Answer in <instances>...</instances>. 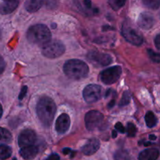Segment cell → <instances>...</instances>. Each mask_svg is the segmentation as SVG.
<instances>
[{"label":"cell","instance_id":"cell-31","mask_svg":"<svg viewBox=\"0 0 160 160\" xmlns=\"http://www.w3.org/2000/svg\"><path fill=\"white\" fill-rule=\"evenodd\" d=\"M59 156L58 154H52L47 158L46 160H59Z\"/></svg>","mask_w":160,"mask_h":160},{"label":"cell","instance_id":"cell-18","mask_svg":"<svg viewBox=\"0 0 160 160\" xmlns=\"http://www.w3.org/2000/svg\"><path fill=\"white\" fill-rule=\"evenodd\" d=\"M12 140V137L11 133L7 129L3 128H0V143L8 144L10 143Z\"/></svg>","mask_w":160,"mask_h":160},{"label":"cell","instance_id":"cell-1","mask_svg":"<svg viewBox=\"0 0 160 160\" xmlns=\"http://www.w3.org/2000/svg\"><path fill=\"white\" fill-rule=\"evenodd\" d=\"M56 111L55 102L51 98L44 96L39 99L36 106V112L43 126L48 128L51 126Z\"/></svg>","mask_w":160,"mask_h":160},{"label":"cell","instance_id":"cell-2","mask_svg":"<svg viewBox=\"0 0 160 160\" xmlns=\"http://www.w3.org/2000/svg\"><path fill=\"white\" fill-rule=\"evenodd\" d=\"M63 71L69 78L79 81L88 76L89 68L84 61L79 59H70L64 64Z\"/></svg>","mask_w":160,"mask_h":160},{"label":"cell","instance_id":"cell-25","mask_svg":"<svg viewBox=\"0 0 160 160\" xmlns=\"http://www.w3.org/2000/svg\"><path fill=\"white\" fill-rule=\"evenodd\" d=\"M148 52V56H149L150 59L155 62H157V63H159L160 62V54L158 52H156L155 51L152 49H148L147 50Z\"/></svg>","mask_w":160,"mask_h":160},{"label":"cell","instance_id":"cell-36","mask_svg":"<svg viewBox=\"0 0 160 160\" xmlns=\"http://www.w3.org/2000/svg\"><path fill=\"white\" fill-rule=\"evenodd\" d=\"M117 131H112V138H117Z\"/></svg>","mask_w":160,"mask_h":160},{"label":"cell","instance_id":"cell-13","mask_svg":"<svg viewBox=\"0 0 160 160\" xmlns=\"http://www.w3.org/2000/svg\"><path fill=\"white\" fill-rule=\"evenodd\" d=\"M100 148V142L98 139L92 138L87 142L83 146L82 152L86 156H92L95 154Z\"/></svg>","mask_w":160,"mask_h":160},{"label":"cell","instance_id":"cell-17","mask_svg":"<svg viewBox=\"0 0 160 160\" xmlns=\"http://www.w3.org/2000/svg\"><path fill=\"white\" fill-rule=\"evenodd\" d=\"M44 0H27L25 2V9L29 12H37L43 6Z\"/></svg>","mask_w":160,"mask_h":160},{"label":"cell","instance_id":"cell-14","mask_svg":"<svg viewBox=\"0 0 160 160\" xmlns=\"http://www.w3.org/2000/svg\"><path fill=\"white\" fill-rule=\"evenodd\" d=\"M160 152L158 148H150L144 150L139 154L138 160H158Z\"/></svg>","mask_w":160,"mask_h":160},{"label":"cell","instance_id":"cell-16","mask_svg":"<svg viewBox=\"0 0 160 160\" xmlns=\"http://www.w3.org/2000/svg\"><path fill=\"white\" fill-rule=\"evenodd\" d=\"M19 5V0H9L4 1L0 4V13L6 15L13 12Z\"/></svg>","mask_w":160,"mask_h":160},{"label":"cell","instance_id":"cell-29","mask_svg":"<svg viewBox=\"0 0 160 160\" xmlns=\"http://www.w3.org/2000/svg\"><path fill=\"white\" fill-rule=\"evenodd\" d=\"M27 92H28V87H27V86H23V87L22 88L21 92H20V95H19V99H20V100L23 99V97L26 95Z\"/></svg>","mask_w":160,"mask_h":160},{"label":"cell","instance_id":"cell-4","mask_svg":"<svg viewBox=\"0 0 160 160\" xmlns=\"http://www.w3.org/2000/svg\"><path fill=\"white\" fill-rule=\"evenodd\" d=\"M65 52V46L59 41L49 42L42 46V53L48 59H56Z\"/></svg>","mask_w":160,"mask_h":160},{"label":"cell","instance_id":"cell-5","mask_svg":"<svg viewBox=\"0 0 160 160\" xmlns=\"http://www.w3.org/2000/svg\"><path fill=\"white\" fill-rule=\"evenodd\" d=\"M122 73V69L120 66L109 67L100 73V79L105 84H112L120 79Z\"/></svg>","mask_w":160,"mask_h":160},{"label":"cell","instance_id":"cell-11","mask_svg":"<svg viewBox=\"0 0 160 160\" xmlns=\"http://www.w3.org/2000/svg\"><path fill=\"white\" fill-rule=\"evenodd\" d=\"M70 126V119L67 113H62L59 116L56 121V131L57 133L62 134H65Z\"/></svg>","mask_w":160,"mask_h":160},{"label":"cell","instance_id":"cell-35","mask_svg":"<svg viewBox=\"0 0 160 160\" xmlns=\"http://www.w3.org/2000/svg\"><path fill=\"white\" fill-rule=\"evenodd\" d=\"M149 139H150V140H152V141L156 140V136L154 135V134H151V135H149Z\"/></svg>","mask_w":160,"mask_h":160},{"label":"cell","instance_id":"cell-8","mask_svg":"<svg viewBox=\"0 0 160 160\" xmlns=\"http://www.w3.org/2000/svg\"><path fill=\"white\" fill-rule=\"evenodd\" d=\"M83 97L86 102L94 103L102 97V88L97 84H89L83 91Z\"/></svg>","mask_w":160,"mask_h":160},{"label":"cell","instance_id":"cell-15","mask_svg":"<svg viewBox=\"0 0 160 160\" xmlns=\"http://www.w3.org/2000/svg\"><path fill=\"white\" fill-rule=\"evenodd\" d=\"M38 152V149L34 145H29V146L23 147L20 150V155L26 160H32L36 157Z\"/></svg>","mask_w":160,"mask_h":160},{"label":"cell","instance_id":"cell-26","mask_svg":"<svg viewBox=\"0 0 160 160\" xmlns=\"http://www.w3.org/2000/svg\"><path fill=\"white\" fill-rule=\"evenodd\" d=\"M130 102H131V95H130V93L128 92H125L123 93L121 100H120V106L122 107V106H128L130 103Z\"/></svg>","mask_w":160,"mask_h":160},{"label":"cell","instance_id":"cell-10","mask_svg":"<svg viewBox=\"0 0 160 160\" xmlns=\"http://www.w3.org/2000/svg\"><path fill=\"white\" fill-rule=\"evenodd\" d=\"M36 141V134L32 130H24L18 137V145L20 148L34 145Z\"/></svg>","mask_w":160,"mask_h":160},{"label":"cell","instance_id":"cell-32","mask_svg":"<svg viewBox=\"0 0 160 160\" xmlns=\"http://www.w3.org/2000/svg\"><path fill=\"white\" fill-rule=\"evenodd\" d=\"M84 2L86 7L88 8V9L92 8V1H91V0H84Z\"/></svg>","mask_w":160,"mask_h":160},{"label":"cell","instance_id":"cell-40","mask_svg":"<svg viewBox=\"0 0 160 160\" xmlns=\"http://www.w3.org/2000/svg\"><path fill=\"white\" fill-rule=\"evenodd\" d=\"M159 144H160V142H159Z\"/></svg>","mask_w":160,"mask_h":160},{"label":"cell","instance_id":"cell-33","mask_svg":"<svg viewBox=\"0 0 160 160\" xmlns=\"http://www.w3.org/2000/svg\"><path fill=\"white\" fill-rule=\"evenodd\" d=\"M70 152H71V149L69 148H63V150H62V153H63L64 155H68L70 154Z\"/></svg>","mask_w":160,"mask_h":160},{"label":"cell","instance_id":"cell-23","mask_svg":"<svg viewBox=\"0 0 160 160\" xmlns=\"http://www.w3.org/2000/svg\"><path fill=\"white\" fill-rule=\"evenodd\" d=\"M126 1L127 0H109V4L113 8V9L117 10L124 6Z\"/></svg>","mask_w":160,"mask_h":160},{"label":"cell","instance_id":"cell-19","mask_svg":"<svg viewBox=\"0 0 160 160\" xmlns=\"http://www.w3.org/2000/svg\"><path fill=\"white\" fill-rule=\"evenodd\" d=\"M145 120L147 126L150 128H154V127L157 124V118H156V115H155L152 111H148V112H147L146 115H145Z\"/></svg>","mask_w":160,"mask_h":160},{"label":"cell","instance_id":"cell-27","mask_svg":"<svg viewBox=\"0 0 160 160\" xmlns=\"http://www.w3.org/2000/svg\"><path fill=\"white\" fill-rule=\"evenodd\" d=\"M115 128L117 131H119V132L121 133V134H123V133L126 132L125 128L123 126V124H122L121 123H120V122H118V123H116Z\"/></svg>","mask_w":160,"mask_h":160},{"label":"cell","instance_id":"cell-28","mask_svg":"<svg viewBox=\"0 0 160 160\" xmlns=\"http://www.w3.org/2000/svg\"><path fill=\"white\" fill-rule=\"evenodd\" d=\"M6 68V62L4 61V59L0 56V75L3 73Z\"/></svg>","mask_w":160,"mask_h":160},{"label":"cell","instance_id":"cell-7","mask_svg":"<svg viewBox=\"0 0 160 160\" xmlns=\"http://www.w3.org/2000/svg\"><path fill=\"white\" fill-rule=\"evenodd\" d=\"M104 120L102 113L97 110H92L87 112L84 117L85 126L88 131H94L95 128H98Z\"/></svg>","mask_w":160,"mask_h":160},{"label":"cell","instance_id":"cell-38","mask_svg":"<svg viewBox=\"0 0 160 160\" xmlns=\"http://www.w3.org/2000/svg\"><path fill=\"white\" fill-rule=\"evenodd\" d=\"M12 160H17V159H16V158H13V159H12Z\"/></svg>","mask_w":160,"mask_h":160},{"label":"cell","instance_id":"cell-3","mask_svg":"<svg viewBox=\"0 0 160 160\" xmlns=\"http://www.w3.org/2000/svg\"><path fill=\"white\" fill-rule=\"evenodd\" d=\"M52 34L47 26L35 24L31 26L27 32V38L31 43L43 46L50 42Z\"/></svg>","mask_w":160,"mask_h":160},{"label":"cell","instance_id":"cell-21","mask_svg":"<svg viewBox=\"0 0 160 160\" xmlns=\"http://www.w3.org/2000/svg\"><path fill=\"white\" fill-rule=\"evenodd\" d=\"M146 7L152 9H157L160 7V0H142Z\"/></svg>","mask_w":160,"mask_h":160},{"label":"cell","instance_id":"cell-24","mask_svg":"<svg viewBox=\"0 0 160 160\" xmlns=\"http://www.w3.org/2000/svg\"><path fill=\"white\" fill-rule=\"evenodd\" d=\"M127 133L129 137H134L137 133V128H136L135 125L132 123H128V126H127Z\"/></svg>","mask_w":160,"mask_h":160},{"label":"cell","instance_id":"cell-6","mask_svg":"<svg viewBox=\"0 0 160 160\" xmlns=\"http://www.w3.org/2000/svg\"><path fill=\"white\" fill-rule=\"evenodd\" d=\"M122 34L123 38L132 45L138 46L143 43L144 39L141 33L129 25L123 24L122 28Z\"/></svg>","mask_w":160,"mask_h":160},{"label":"cell","instance_id":"cell-9","mask_svg":"<svg viewBox=\"0 0 160 160\" xmlns=\"http://www.w3.org/2000/svg\"><path fill=\"white\" fill-rule=\"evenodd\" d=\"M87 58L89 62L95 66L106 67L112 62V59L109 55L106 53L99 52L96 51L89 52L87 55Z\"/></svg>","mask_w":160,"mask_h":160},{"label":"cell","instance_id":"cell-22","mask_svg":"<svg viewBox=\"0 0 160 160\" xmlns=\"http://www.w3.org/2000/svg\"><path fill=\"white\" fill-rule=\"evenodd\" d=\"M115 160H130L131 157H130L129 154L126 151L123 150H120L116 152L115 156H114Z\"/></svg>","mask_w":160,"mask_h":160},{"label":"cell","instance_id":"cell-20","mask_svg":"<svg viewBox=\"0 0 160 160\" xmlns=\"http://www.w3.org/2000/svg\"><path fill=\"white\" fill-rule=\"evenodd\" d=\"M12 155V149L8 145L2 144L0 145V159L5 160L9 158Z\"/></svg>","mask_w":160,"mask_h":160},{"label":"cell","instance_id":"cell-12","mask_svg":"<svg viewBox=\"0 0 160 160\" xmlns=\"http://www.w3.org/2000/svg\"><path fill=\"white\" fill-rule=\"evenodd\" d=\"M137 23L138 26L142 29L149 30L154 25L155 20L152 14L148 13V12H142L139 15Z\"/></svg>","mask_w":160,"mask_h":160},{"label":"cell","instance_id":"cell-30","mask_svg":"<svg viewBox=\"0 0 160 160\" xmlns=\"http://www.w3.org/2000/svg\"><path fill=\"white\" fill-rule=\"evenodd\" d=\"M155 45L158 49L160 50V34H158L155 38Z\"/></svg>","mask_w":160,"mask_h":160},{"label":"cell","instance_id":"cell-37","mask_svg":"<svg viewBox=\"0 0 160 160\" xmlns=\"http://www.w3.org/2000/svg\"><path fill=\"white\" fill-rule=\"evenodd\" d=\"M2 116V105L0 104V119H1Z\"/></svg>","mask_w":160,"mask_h":160},{"label":"cell","instance_id":"cell-39","mask_svg":"<svg viewBox=\"0 0 160 160\" xmlns=\"http://www.w3.org/2000/svg\"><path fill=\"white\" fill-rule=\"evenodd\" d=\"M3 1H9V0H3Z\"/></svg>","mask_w":160,"mask_h":160},{"label":"cell","instance_id":"cell-34","mask_svg":"<svg viewBox=\"0 0 160 160\" xmlns=\"http://www.w3.org/2000/svg\"><path fill=\"white\" fill-rule=\"evenodd\" d=\"M114 104H115V100L113 99V100H112V101H111L109 103V105H108V108H109V109H110V108L113 107Z\"/></svg>","mask_w":160,"mask_h":160}]
</instances>
